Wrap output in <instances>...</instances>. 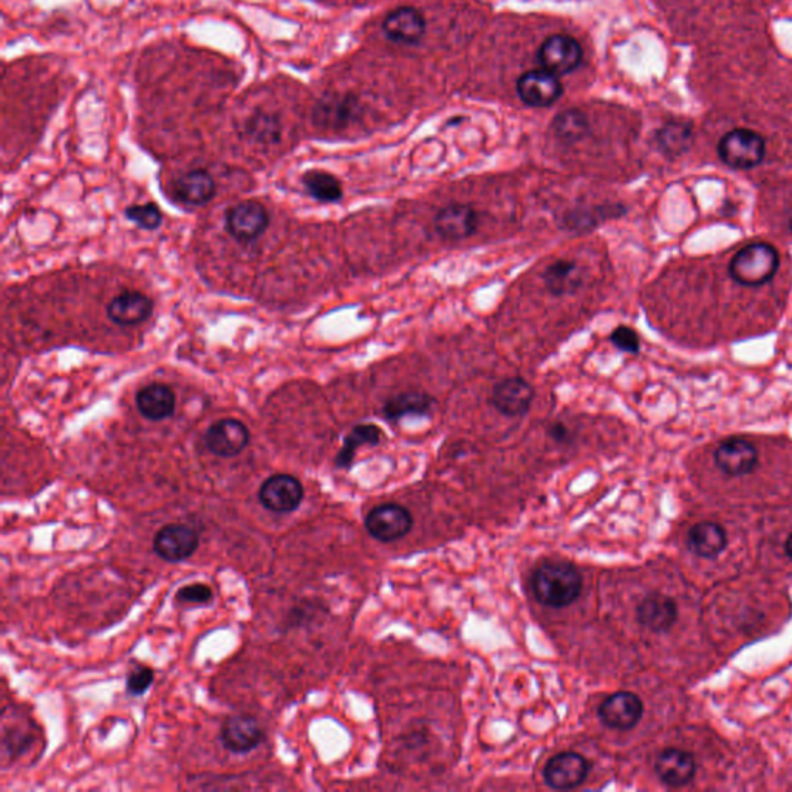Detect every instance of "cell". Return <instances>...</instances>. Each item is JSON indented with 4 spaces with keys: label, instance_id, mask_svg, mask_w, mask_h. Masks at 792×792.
I'll list each match as a JSON object with an SVG mask.
<instances>
[{
    "label": "cell",
    "instance_id": "ac0fdd59",
    "mask_svg": "<svg viewBox=\"0 0 792 792\" xmlns=\"http://www.w3.org/2000/svg\"><path fill=\"white\" fill-rule=\"evenodd\" d=\"M358 115V101L350 95H325L313 109V123L324 130H341Z\"/></svg>",
    "mask_w": 792,
    "mask_h": 792
},
{
    "label": "cell",
    "instance_id": "484cf974",
    "mask_svg": "<svg viewBox=\"0 0 792 792\" xmlns=\"http://www.w3.org/2000/svg\"><path fill=\"white\" fill-rule=\"evenodd\" d=\"M434 406L435 400L429 393L404 392L386 401L383 414L390 421H398L404 417H427Z\"/></svg>",
    "mask_w": 792,
    "mask_h": 792
},
{
    "label": "cell",
    "instance_id": "d590c367",
    "mask_svg": "<svg viewBox=\"0 0 792 792\" xmlns=\"http://www.w3.org/2000/svg\"><path fill=\"white\" fill-rule=\"evenodd\" d=\"M610 341L621 352L636 355L641 350V341H639L638 333L633 328L627 327V325H619L615 332L610 335Z\"/></svg>",
    "mask_w": 792,
    "mask_h": 792
},
{
    "label": "cell",
    "instance_id": "f35d334b",
    "mask_svg": "<svg viewBox=\"0 0 792 792\" xmlns=\"http://www.w3.org/2000/svg\"><path fill=\"white\" fill-rule=\"evenodd\" d=\"M788 225H789V229H791V233H792V211H791V214H789Z\"/></svg>",
    "mask_w": 792,
    "mask_h": 792
},
{
    "label": "cell",
    "instance_id": "4dcf8cb0",
    "mask_svg": "<svg viewBox=\"0 0 792 792\" xmlns=\"http://www.w3.org/2000/svg\"><path fill=\"white\" fill-rule=\"evenodd\" d=\"M246 137L257 144H276L279 143L282 135V126L279 118L273 113L265 110H256L245 123Z\"/></svg>",
    "mask_w": 792,
    "mask_h": 792
},
{
    "label": "cell",
    "instance_id": "f546056e",
    "mask_svg": "<svg viewBox=\"0 0 792 792\" xmlns=\"http://www.w3.org/2000/svg\"><path fill=\"white\" fill-rule=\"evenodd\" d=\"M553 134L560 143L576 144L584 140L590 130L587 117L581 110H565L554 118Z\"/></svg>",
    "mask_w": 792,
    "mask_h": 792
},
{
    "label": "cell",
    "instance_id": "6da1fadb",
    "mask_svg": "<svg viewBox=\"0 0 792 792\" xmlns=\"http://www.w3.org/2000/svg\"><path fill=\"white\" fill-rule=\"evenodd\" d=\"M534 596L550 608H565L581 596L584 579L576 565L565 560L543 562L533 574Z\"/></svg>",
    "mask_w": 792,
    "mask_h": 792
},
{
    "label": "cell",
    "instance_id": "7c38bea8",
    "mask_svg": "<svg viewBox=\"0 0 792 792\" xmlns=\"http://www.w3.org/2000/svg\"><path fill=\"white\" fill-rule=\"evenodd\" d=\"M200 545V536L191 526L171 523L158 531L154 539V550L166 562H183L189 559Z\"/></svg>",
    "mask_w": 792,
    "mask_h": 792
},
{
    "label": "cell",
    "instance_id": "277c9868",
    "mask_svg": "<svg viewBox=\"0 0 792 792\" xmlns=\"http://www.w3.org/2000/svg\"><path fill=\"white\" fill-rule=\"evenodd\" d=\"M584 48L570 35H553L545 39L537 52L540 69L556 76L570 75L581 67Z\"/></svg>",
    "mask_w": 792,
    "mask_h": 792
},
{
    "label": "cell",
    "instance_id": "4316f807",
    "mask_svg": "<svg viewBox=\"0 0 792 792\" xmlns=\"http://www.w3.org/2000/svg\"><path fill=\"white\" fill-rule=\"evenodd\" d=\"M689 545L693 553L701 557H717L728 545L726 531L714 522H703L693 526L689 533Z\"/></svg>",
    "mask_w": 792,
    "mask_h": 792
},
{
    "label": "cell",
    "instance_id": "74e56055",
    "mask_svg": "<svg viewBox=\"0 0 792 792\" xmlns=\"http://www.w3.org/2000/svg\"><path fill=\"white\" fill-rule=\"evenodd\" d=\"M786 554L792 559V534L786 540Z\"/></svg>",
    "mask_w": 792,
    "mask_h": 792
},
{
    "label": "cell",
    "instance_id": "9c48e42d",
    "mask_svg": "<svg viewBox=\"0 0 792 792\" xmlns=\"http://www.w3.org/2000/svg\"><path fill=\"white\" fill-rule=\"evenodd\" d=\"M250 440V429L234 418L216 421L205 434L208 451L222 458L236 457L248 448Z\"/></svg>",
    "mask_w": 792,
    "mask_h": 792
},
{
    "label": "cell",
    "instance_id": "7a4b0ae2",
    "mask_svg": "<svg viewBox=\"0 0 792 792\" xmlns=\"http://www.w3.org/2000/svg\"><path fill=\"white\" fill-rule=\"evenodd\" d=\"M779 251L765 242L749 243L729 263V276L741 287H762L779 271Z\"/></svg>",
    "mask_w": 792,
    "mask_h": 792
},
{
    "label": "cell",
    "instance_id": "d6a6232c",
    "mask_svg": "<svg viewBox=\"0 0 792 792\" xmlns=\"http://www.w3.org/2000/svg\"><path fill=\"white\" fill-rule=\"evenodd\" d=\"M126 217L130 222L137 223L144 229H157L161 225L160 209L154 203H144V205H132L126 208Z\"/></svg>",
    "mask_w": 792,
    "mask_h": 792
},
{
    "label": "cell",
    "instance_id": "8d00e7d4",
    "mask_svg": "<svg viewBox=\"0 0 792 792\" xmlns=\"http://www.w3.org/2000/svg\"><path fill=\"white\" fill-rule=\"evenodd\" d=\"M548 434L550 437L553 438L554 441L557 443H568L571 440V432L564 423H554L551 424L550 429H548Z\"/></svg>",
    "mask_w": 792,
    "mask_h": 792
},
{
    "label": "cell",
    "instance_id": "8992f818",
    "mask_svg": "<svg viewBox=\"0 0 792 792\" xmlns=\"http://www.w3.org/2000/svg\"><path fill=\"white\" fill-rule=\"evenodd\" d=\"M366 530L378 542L390 543L403 539L414 526L409 509L398 503H383L367 514Z\"/></svg>",
    "mask_w": 792,
    "mask_h": 792
},
{
    "label": "cell",
    "instance_id": "1f68e13d",
    "mask_svg": "<svg viewBox=\"0 0 792 792\" xmlns=\"http://www.w3.org/2000/svg\"><path fill=\"white\" fill-rule=\"evenodd\" d=\"M302 183L308 194L321 203H338L344 195L341 181L335 175L319 169L308 171L302 178Z\"/></svg>",
    "mask_w": 792,
    "mask_h": 792
},
{
    "label": "cell",
    "instance_id": "8fae6325",
    "mask_svg": "<svg viewBox=\"0 0 792 792\" xmlns=\"http://www.w3.org/2000/svg\"><path fill=\"white\" fill-rule=\"evenodd\" d=\"M644 704L632 692H616L602 701L598 709L599 720L605 728L630 731L641 721Z\"/></svg>",
    "mask_w": 792,
    "mask_h": 792
},
{
    "label": "cell",
    "instance_id": "5b68a950",
    "mask_svg": "<svg viewBox=\"0 0 792 792\" xmlns=\"http://www.w3.org/2000/svg\"><path fill=\"white\" fill-rule=\"evenodd\" d=\"M301 480L290 474H274L259 488V502L271 513H294L304 500Z\"/></svg>",
    "mask_w": 792,
    "mask_h": 792
},
{
    "label": "cell",
    "instance_id": "836d02e7",
    "mask_svg": "<svg viewBox=\"0 0 792 792\" xmlns=\"http://www.w3.org/2000/svg\"><path fill=\"white\" fill-rule=\"evenodd\" d=\"M155 673L151 667L137 666L127 675L126 689L130 695L140 697L154 683Z\"/></svg>",
    "mask_w": 792,
    "mask_h": 792
},
{
    "label": "cell",
    "instance_id": "4fadbf2b",
    "mask_svg": "<svg viewBox=\"0 0 792 792\" xmlns=\"http://www.w3.org/2000/svg\"><path fill=\"white\" fill-rule=\"evenodd\" d=\"M627 214L622 203H605V205L574 206L559 217V226L573 234H587L610 222L621 219Z\"/></svg>",
    "mask_w": 792,
    "mask_h": 792
},
{
    "label": "cell",
    "instance_id": "2e32d148",
    "mask_svg": "<svg viewBox=\"0 0 792 792\" xmlns=\"http://www.w3.org/2000/svg\"><path fill=\"white\" fill-rule=\"evenodd\" d=\"M478 212L474 206L452 203L438 212L434 220L438 236L448 242H460L474 236L478 228Z\"/></svg>",
    "mask_w": 792,
    "mask_h": 792
},
{
    "label": "cell",
    "instance_id": "603a6c76",
    "mask_svg": "<svg viewBox=\"0 0 792 792\" xmlns=\"http://www.w3.org/2000/svg\"><path fill=\"white\" fill-rule=\"evenodd\" d=\"M177 398L166 384H149L137 393V409L144 418L163 421L175 414Z\"/></svg>",
    "mask_w": 792,
    "mask_h": 792
},
{
    "label": "cell",
    "instance_id": "ffe728a7",
    "mask_svg": "<svg viewBox=\"0 0 792 792\" xmlns=\"http://www.w3.org/2000/svg\"><path fill=\"white\" fill-rule=\"evenodd\" d=\"M636 618L642 627L650 632H669L678 619V607L670 596L664 593H649L639 602L636 608Z\"/></svg>",
    "mask_w": 792,
    "mask_h": 792
},
{
    "label": "cell",
    "instance_id": "f1b7e54d",
    "mask_svg": "<svg viewBox=\"0 0 792 792\" xmlns=\"http://www.w3.org/2000/svg\"><path fill=\"white\" fill-rule=\"evenodd\" d=\"M381 440H383V431L375 424H359L353 427L352 432L345 437L341 451L336 455V466L339 469H349L359 448L376 446Z\"/></svg>",
    "mask_w": 792,
    "mask_h": 792
},
{
    "label": "cell",
    "instance_id": "52a82bcc",
    "mask_svg": "<svg viewBox=\"0 0 792 792\" xmlns=\"http://www.w3.org/2000/svg\"><path fill=\"white\" fill-rule=\"evenodd\" d=\"M590 772V763L577 752H560L548 760L543 768V780L550 788L567 791L581 786Z\"/></svg>",
    "mask_w": 792,
    "mask_h": 792
},
{
    "label": "cell",
    "instance_id": "83f0119b",
    "mask_svg": "<svg viewBox=\"0 0 792 792\" xmlns=\"http://www.w3.org/2000/svg\"><path fill=\"white\" fill-rule=\"evenodd\" d=\"M656 146L666 157L678 158L686 154L695 141L692 124L672 121L656 132Z\"/></svg>",
    "mask_w": 792,
    "mask_h": 792
},
{
    "label": "cell",
    "instance_id": "30bf717a",
    "mask_svg": "<svg viewBox=\"0 0 792 792\" xmlns=\"http://www.w3.org/2000/svg\"><path fill=\"white\" fill-rule=\"evenodd\" d=\"M270 214L262 203L256 200L240 202L226 212V229L234 239L251 242L267 231Z\"/></svg>",
    "mask_w": 792,
    "mask_h": 792
},
{
    "label": "cell",
    "instance_id": "ba28073f",
    "mask_svg": "<svg viewBox=\"0 0 792 792\" xmlns=\"http://www.w3.org/2000/svg\"><path fill=\"white\" fill-rule=\"evenodd\" d=\"M562 93L564 86L559 76L547 70H530L517 79V95L526 106L539 107V109L551 107L559 101Z\"/></svg>",
    "mask_w": 792,
    "mask_h": 792
},
{
    "label": "cell",
    "instance_id": "7402d4cb",
    "mask_svg": "<svg viewBox=\"0 0 792 792\" xmlns=\"http://www.w3.org/2000/svg\"><path fill=\"white\" fill-rule=\"evenodd\" d=\"M655 771L661 782L672 788L687 785L697 772L695 758L690 752L670 748L656 758Z\"/></svg>",
    "mask_w": 792,
    "mask_h": 792
},
{
    "label": "cell",
    "instance_id": "3957f363",
    "mask_svg": "<svg viewBox=\"0 0 792 792\" xmlns=\"http://www.w3.org/2000/svg\"><path fill=\"white\" fill-rule=\"evenodd\" d=\"M718 157L726 166L737 171L757 168L766 157V141L751 129H734L721 138Z\"/></svg>",
    "mask_w": 792,
    "mask_h": 792
},
{
    "label": "cell",
    "instance_id": "cb8c5ba5",
    "mask_svg": "<svg viewBox=\"0 0 792 792\" xmlns=\"http://www.w3.org/2000/svg\"><path fill=\"white\" fill-rule=\"evenodd\" d=\"M175 197L186 205H205L216 195V181L202 169L181 175L174 185Z\"/></svg>",
    "mask_w": 792,
    "mask_h": 792
},
{
    "label": "cell",
    "instance_id": "9a60e30c",
    "mask_svg": "<svg viewBox=\"0 0 792 792\" xmlns=\"http://www.w3.org/2000/svg\"><path fill=\"white\" fill-rule=\"evenodd\" d=\"M534 400V389L523 378H506L495 384L491 393V404L497 412L508 418L528 414Z\"/></svg>",
    "mask_w": 792,
    "mask_h": 792
},
{
    "label": "cell",
    "instance_id": "e575fe53",
    "mask_svg": "<svg viewBox=\"0 0 792 792\" xmlns=\"http://www.w3.org/2000/svg\"><path fill=\"white\" fill-rule=\"evenodd\" d=\"M212 598H214V593H212L211 587L205 584L185 585L175 594V601L178 604L206 605L212 602Z\"/></svg>",
    "mask_w": 792,
    "mask_h": 792
},
{
    "label": "cell",
    "instance_id": "e0dca14e",
    "mask_svg": "<svg viewBox=\"0 0 792 792\" xmlns=\"http://www.w3.org/2000/svg\"><path fill=\"white\" fill-rule=\"evenodd\" d=\"M715 465L731 477L751 474L758 463V452L751 441L745 438H728L718 446L714 454Z\"/></svg>",
    "mask_w": 792,
    "mask_h": 792
},
{
    "label": "cell",
    "instance_id": "44dd1931",
    "mask_svg": "<svg viewBox=\"0 0 792 792\" xmlns=\"http://www.w3.org/2000/svg\"><path fill=\"white\" fill-rule=\"evenodd\" d=\"M152 311H154V302L151 297L135 290H126L118 294L107 305V316L110 321L121 327L143 324L151 318Z\"/></svg>",
    "mask_w": 792,
    "mask_h": 792
},
{
    "label": "cell",
    "instance_id": "d4e9b609",
    "mask_svg": "<svg viewBox=\"0 0 792 792\" xmlns=\"http://www.w3.org/2000/svg\"><path fill=\"white\" fill-rule=\"evenodd\" d=\"M543 284L553 296L576 293L582 285L581 267L574 260L559 259L543 271Z\"/></svg>",
    "mask_w": 792,
    "mask_h": 792
},
{
    "label": "cell",
    "instance_id": "d6986e66",
    "mask_svg": "<svg viewBox=\"0 0 792 792\" xmlns=\"http://www.w3.org/2000/svg\"><path fill=\"white\" fill-rule=\"evenodd\" d=\"M426 18L414 7H401L393 10L384 19V35L396 44L414 45L423 39L426 33Z\"/></svg>",
    "mask_w": 792,
    "mask_h": 792
},
{
    "label": "cell",
    "instance_id": "5bb4252c",
    "mask_svg": "<svg viewBox=\"0 0 792 792\" xmlns=\"http://www.w3.org/2000/svg\"><path fill=\"white\" fill-rule=\"evenodd\" d=\"M220 740L229 752L248 754L265 741V731L251 715H231L223 721Z\"/></svg>",
    "mask_w": 792,
    "mask_h": 792
}]
</instances>
